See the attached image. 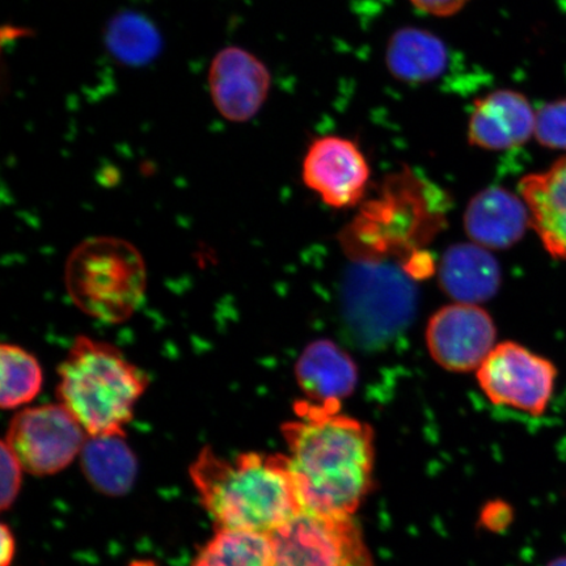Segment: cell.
<instances>
[{
    "label": "cell",
    "instance_id": "19",
    "mask_svg": "<svg viewBox=\"0 0 566 566\" xmlns=\"http://www.w3.org/2000/svg\"><path fill=\"white\" fill-rule=\"evenodd\" d=\"M192 566H275L273 543L266 534L221 528Z\"/></svg>",
    "mask_w": 566,
    "mask_h": 566
},
{
    "label": "cell",
    "instance_id": "15",
    "mask_svg": "<svg viewBox=\"0 0 566 566\" xmlns=\"http://www.w3.org/2000/svg\"><path fill=\"white\" fill-rule=\"evenodd\" d=\"M531 228L552 258L566 260V158L520 182Z\"/></svg>",
    "mask_w": 566,
    "mask_h": 566
},
{
    "label": "cell",
    "instance_id": "3",
    "mask_svg": "<svg viewBox=\"0 0 566 566\" xmlns=\"http://www.w3.org/2000/svg\"><path fill=\"white\" fill-rule=\"evenodd\" d=\"M59 399L90 436H125L148 377L115 345L75 338L59 367Z\"/></svg>",
    "mask_w": 566,
    "mask_h": 566
},
{
    "label": "cell",
    "instance_id": "5",
    "mask_svg": "<svg viewBox=\"0 0 566 566\" xmlns=\"http://www.w3.org/2000/svg\"><path fill=\"white\" fill-rule=\"evenodd\" d=\"M275 566H373L352 516L303 512L271 535Z\"/></svg>",
    "mask_w": 566,
    "mask_h": 566
},
{
    "label": "cell",
    "instance_id": "10",
    "mask_svg": "<svg viewBox=\"0 0 566 566\" xmlns=\"http://www.w3.org/2000/svg\"><path fill=\"white\" fill-rule=\"evenodd\" d=\"M346 313L352 327L371 339L386 338L405 325L412 311V293L405 279L387 269L354 272Z\"/></svg>",
    "mask_w": 566,
    "mask_h": 566
},
{
    "label": "cell",
    "instance_id": "14",
    "mask_svg": "<svg viewBox=\"0 0 566 566\" xmlns=\"http://www.w3.org/2000/svg\"><path fill=\"white\" fill-rule=\"evenodd\" d=\"M531 228L528 209L522 197L505 188L481 190L464 212L467 235L486 250H507Z\"/></svg>",
    "mask_w": 566,
    "mask_h": 566
},
{
    "label": "cell",
    "instance_id": "26",
    "mask_svg": "<svg viewBox=\"0 0 566 566\" xmlns=\"http://www.w3.org/2000/svg\"><path fill=\"white\" fill-rule=\"evenodd\" d=\"M547 566H566V556L555 558Z\"/></svg>",
    "mask_w": 566,
    "mask_h": 566
},
{
    "label": "cell",
    "instance_id": "2",
    "mask_svg": "<svg viewBox=\"0 0 566 566\" xmlns=\"http://www.w3.org/2000/svg\"><path fill=\"white\" fill-rule=\"evenodd\" d=\"M189 473L221 528L271 535L304 512L289 457L244 452L228 459L208 448Z\"/></svg>",
    "mask_w": 566,
    "mask_h": 566
},
{
    "label": "cell",
    "instance_id": "17",
    "mask_svg": "<svg viewBox=\"0 0 566 566\" xmlns=\"http://www.w3.org/2000/svg\"><path fill=\"white\" fill-rule=\"evenodd\" d=\"M386 63L396 80L424 84L438 80L448 69L449 51L437 34L406 27L389 38Z\"/></svg>",
    "mask_w": 566,
    "mask_h": 566
},
{
    "label": "cell",
    "instance_id": "23",
    "mask_svg": "<svg viewBox=\"0 0 566 566\" xmlns=\"http://www.w3.org/2000/svg\"><path fill=\"white\" fill-rule=\"evenodd\" d=\"M23 464L9 443L2 442V509L7 511L17 501L23 478Z\"/></svg>",
    "mask_w": 566,
    "mask_h": 566
},
{
    "label": "cell",
    "instance_id": "4",
    "mask_svg": "<svg viewBox=\"0 0 566 566\" xmlns=\"http://www.w3.org/2000/svg\"><path fill=\"white\" fill-rule=\"evenodd\" d=\"M65 285L83 314L103 323H124L145 301V260L137 247L124 239L91 238L71 252Z\"/></svg>",
    "mask_w": 566,
    "mask_h": 566
},
{
    "label": "cell",
    "instance_id": "24",
    "mask_svg": "<svg viewBox=\"0 0 566 566\" xmlns=\"http://www.w3.org/2000/svg\"><path fill=\"white\" fill-rule=\"evenodd\" d=\"M469 2L470 0H410L417 10L438 18L454 17Z\"/></svg>",
    "mask_w": 566,
    "mask_h": 566
},
{
    "label": "cell",
    "instance_id": "6",
    "mask_svg": "<svg viewBox=\"0 0 566 566\" xmlns=\"http://www.w3.org/2000/svg\"><path fill=\"white\" fill-rule=\"evenodd\" d=\"M476 377L493 405L541 416L554 395L557 370L551 360L525 346L505 342L494 346Z\"/></svg>",
    "mask_w": 566,
    "mask_h": 566
},
{
    "label": "cell",
    "instance_id": "7",
    "mask_svg": "<svg viewBox=\"0 0 566 566\" xmlns=\"http://www.w3.org/2000/svg\"><path fill=\"white\" fill-rule=\"evenodd\" d=\"M84 433L80 421L60 402L20 410L4 441L28 472L49 476L65 470L80 454L86 442Z\"/></svg>",
    "mask_w": 566,
    "mask_h": 566
},
{
    "label": "cell",
    "instance_id": "20",
    "mask_svg": "<svg viewBox=\"0 0 566 566\" xmlns=\"http://www.w3.org/2000/svg\"><path fill=\"white\" fill-rule=\"evenodd\" d=\"M160 45L157 28L139 13H119L106 30V46L118 61L127 65H145L153 61Z\"/></svg>",
    "mask_w": 566,
    "mask_h": 566
},
{
    "label": "cell",
    "instance_id": "25",
    "mask_svg": "<svg viewBox=\"0 0 566 566\" xmlns=\"http://www.w3.org/2000/svg\"><path fill=\"white\" fill-rule=\"evenodd\" d=\"M17 543L12 531L3 523L2 525V556H0V566H10L15 557Z\"/></svg>",
    "mask_w": 566,
    "mask_h": 566
},
{
    "label": "cell",
    "instance_id": "9",
    "mask_svg": "<svg viewBox=\"0 0 566 566\" xmlns=\"http://www.w3.org/2000/svg\"><path fill=\"white\" fill-rule=\"evenodd\" d=\"M370 176L364 153L348 138H317L303 160L304 184L335 209L356 207L366 193Z\"/></svg>",
    "mask_w": 566,
    "mask_h": 566
},
{
    "label": "cell",
    "instance_id": "22",
    "mask_svg": "<svg viewBox=\"0 0 566 566\" xmlns=\"http://www.w3.org/2000/svg\"><path fill=\"white\" fill-rule=\"evenodd\" d=\"M535 137L544 147L566 150V98L544 105L536 113Z\"/></svg>",
    "mask_w": 566,
    "mask_h": 566
},
{
    "label": "cell",
    "instance_id": "1",
    "mask_svg": "<svg viewBox=\"0 0 566 566\" xmlns=\"http://www.w3.org/2000/svg\"><path fill=\"white\" fill-rule=\"evenodd\" d=\"M300 420L283 423L303 511L352 516L373 486L374 431L352 417L298 401Z\"/></svg>",
    "mask_w": 566,
    "mask_h": 566
},
{
    "label": "cell",
    "instance_id": "18",
    "mask_svg": "<svg viewBox=\"0 0 566 566\" xmlns=\"http://www.w3.org/2000/svg\"><path fill=\"white\" fill-rule=\"evenodd\" d=\"M81 451L84 476L97 492L124 495L136 483L138 462L125 436H90Z\"/></svg>",
    "mask_w": 566,
    "mask_h": 566
},
{
    "label": "cell",
    "instance_id": "21",
    "mask_svg": "<svg viewBox=\"0 0 566 566\" xmlns=\"http://www.w3.org/2000/svg\"><path fill=\"white\" fill-rule=\"evenodd\" d=\"M2 360V394L0 406L17 409L38 398L44 384V374L39 359L19 345L3 344L0 349Z\"/></svg>",
    "mask_w": 566,
    "mask_h": 566
},
{
    "label": "cell",
    "instance_id": "8",
    "mask_svg": "<svg viewBox=\"0 0 566 566\" xmlns=\"http://www.w3.org/2000/svg\"><path fill=\"white\" fill-rule=\"evenodd\" d=\"M497 328L479 304L454 303L430 317L424 339L431 358L452 373L478 370L494 349Z\"/></svg>",
    "mask_w": 566,
    "mask_h": 566
},
{
    "label": "cell",
    "instance_id": "16",
    "mask_svg": "<svg viewBox=\"0 0 566 566\" xmlns=\"http://www.w3.org/2000/svg\"><path fill=\"white\" fill-rule=\"evenodd\" d=\"M501 280L499 261L476 243L451 245L441 260V287L458 303L480 304L492 300Z\"/></svg>",
    "mask_w": 566,
    "mask_h": 566
},
{
    "label": "cell",
    "instance_id": "13",
    "mask_svg": "<svg viewBox=\"0 0 566 566\" xmlns=\"http://www.w3.org/2000/svg\"><path fill=\"white\" fill-rule=\"evenodd\" d=\"M535 124L536 113L526 96L513 90H497L473 104L467 137L483 150H512L533 137Z\"/></svg>",
    "mask_w": 566,
    "mask_h": 566
},
{
    "label": "cell",
    "instance_id": "12",
    "mask_svg": "<svg viewBox=\"0 0 566 566\" xmlns=\"http://www.w3.org/2000/svg\"><path fill=\"white\" fill-rule=\"evenodd\" d=\"M294 373L306 401L331 413L339 412L359 378L350 354L328 338L310 343L296 359Z\"/></svg>",
    "mask_w": 566,
    "mask_h": 566
},
{
    "label": "cell",
    "instance_id": "11",
    "mask_svg": "<svg viewBox=\"0 0 566 566\" xmlns=\"http://www.w3.org/2000/svg\"><path fill=\"white\" fill-rule=\"evenodd\" d=\"M271 73L256 56L226 48L212 60L209 87L212 103L224 118L245 123L256 116L271 90Z\"/></svg>",
    "mask_w": 566,
    "mask_h": 566
}]
</instances>
